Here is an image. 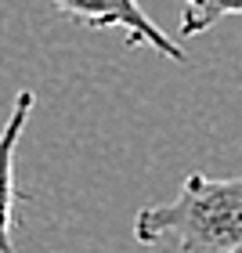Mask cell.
<instances>
[{"label":"cell","mask_w":242,"mask_h":253,"mask_svg":"<svg viewBox=\"0 0 242 253\" xmlns=\"http://www.w3.org/2000/svg\"><path fill=\"white\" fill-rule=\"evenodd\" d=\"M134 239L181 253H242V174H188L177 199L137 210Z\"/></svg>","instance_id":"cell-1"},{"label":"cell","mask_w":242,"mask_h":253,"mask_svg":"<svg viewBox=\"0 0 242 253\" xmlns=\"http://www.w3.org/2000/svg\"><path fill=\"white\" fill-rule=\"evenodd\" d=\"M54 7L87 29H120L130 47H152L170 62H188V51L170 40L141 11L137 0H54Z\"/></svg>","instance_id":"cell-2"},{"label":"cell","mask_w":242,"mask_h":253,"mask_svg":"<svg viewBox=\"0 0 242 253\" xmlns=\"http://www.w3.org/2000/svg\"><path fill=\"white\" fill-rule=\"evenodd\" d=\"M33 105H37V94L33 90H18L15 105H11V116L0 130V253H18L15 239H11V228H15V206L22 199V192L15 185V152L18 141L29 126Z\"/></svg>","instance_id":"cell-3"},{"label":"cell","mask_w":242,"mask_h":253,"mask_svg":"<svg viewBox=\"0 0 242 253\" xmlns=\"http://www.w3.org/2000/svg\"><path fill=\"white\" fill-rule=\"evenodd\" d=\"M228 15H242V0H184V15H181V40H192L206 33L210 26H217Z\"/></svg>","instance_id":"cell-4"}]
</instances>
